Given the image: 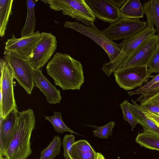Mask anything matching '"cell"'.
<instances>
[{
  "label": "cell",
  "mask_w": 159,
  "mask_h": 159,
  "mask_svg": "<svg viewBox=\"0 0 159 159\" xmlns=\"http://www.w3.org/2000/svg\"><path fill=\"white\" fill-rule=\"evenodd\" d=\"M46 70L55 85L63 90H80L84 82L81 62L66 53H56Z\"/></svg>",
  "instance_id": "1"
},
{
  "label": "cell",
  "mask_w": 159,
  "mask_h": 159,
  "mask_svg": "<svg viewBox=\"0 0 159 159\" xmlns=\"http://www.w3.org/2000/svg\"><path fill=\"white\" fill-rule=\"evenodd\" d=\"M35 123L32 109L17 110L14 132L5 156L6 159H26L31 154L30 139Z\"/></svg>",
  "instance_id": "2"
},
{
  "label": "cell",
  "mask_w": 159,
  "mask_h": 159,
  "mask_svg": "<svg viewBox=\"0 0 159 159\" xmlns=\"http://www.w3.org/2000/svg\"><path fill=\"white\" fill-rule=\"evenodd\" d=\"M49 4V7L56 11H61L64 15L68 16L90 26L94 23L96 17L84 0H41Z\"/></svg>",
  "instance_id": "3"
},
{
  "label": "cell",
  "mask_w": 159,
  "mask_h": 159,
  "mask_svg": "<svg viewBox=\"0 0 159 159\" xmlns=\"http://www.w3.org/2000/svg\"><path fill=\"white\" fill-rule=\"evenodd\" d=\"M156 28L147 26L142 31L131 37L123 40L120 44L122 49L118 56L113 60L103 65L101 69L109 77L128 57L131 55L144 41L155 34Z\"/></svg>",
  "instance_id": "4"
},
{
  "label": "cell",
  "mask_w": 159,
  "mask_h": 159,
  "mask_svg": "<svg viewBox=\"0 0 159 159\" xmlns=\"http://www.w3.org/2000/svg\"><path fill=\"white\" fill-rule=\"evenodd\" d=\"M64 26L75 30L95 41L105 51L110 61L116 58L122 50L120 43H115L107 38L94 23L90 26H87L77 22L66 21L64 24Z\"/></svg>",
  "instance_id": "5"
},
{
  "label": "cell",
  "mask_w": 159,
  "mask_h": 159,
  "mask_svg": "<svg viewBox=\"0 0 159 159\" xmlns=\"http://www.w3.org/2000/svg\"><path fill=\"white\" fill-rule=\"evenodd\" d=\"M4 60L11 69L19 84L29 94L34 86V70L29 61L6 50L4 52Z\"/></svg>",
  "instance_id": "6"
},
{
  "label": "cell",
  "mask_w": 159,
  "mask_h": 159,
  "mask_svg": "<svg viewBox=\"0 0 159 159\" xmlns=\"http://www.w3.org/2000/svg\"><path fill=\"white\" fill-rule=\"evenodd\" d=\"M0 66V117L4 119L17 107L14 94L13 72L5 60L1 59Z\"/></svg>",
  "instance_id": "7"
},
{
  "label": "cell",
  "mask_w": 159,
  "mask_h": 159,
  "mask_svg": "<svg viewBox=\"0 0 159 159\" xmlns=\"http://www.w3.org/2000/svg\"><path fill=\"white\" fill-rule=\"evenodd\" d=\"M147 26L145 20L129 19L121 17L116 22L101 30L112 41L126 39L144 29Z\"/></svg>",
  "instance_id": "8"
},
{
  "label": "cell",
  "mask_w": 159,
  "mask_h": 159,
  "mask_svg": "<svg viewBox=\"0 0 159 159\" xmlns=\"http://www.w3.org/2000/svg\"><path fill=\"white\" fill-rule=\"evenodd\" d=\"M159 40V36L156 34L148 38L125 60L115 71L132 67L147 66L155 51Z\"/></svg>",
  "instance_id": "9"
},
{
  "label": "cell",
  "mask_w": 159,
  "mask_h": 159,
  "mask_svg": "<svg viewBox=\"0 0 159 159\" xmlns=\"http://www.w3.org/2000/svg\"><path fill=\"white\" fill-rule=\"evenodd\" d=\"M114 74L117 84L126 90H131L143 86L148 82L151 75L146 66L115 71Z\"/></svg>",
  "instance_id": "10"
},
{
  "label": "cell",
  "mask_w": 159,
  "mask_h": 159,
  "mask_svg": "<svg viewBox=\"0 0 159 159\" xmlns=\"http://www.w3.org/2000/svg\"><path fill=\"white\" fill-rule=\"evenodd\" d=\"M42 39L34 49L32 57L28 60L34 70L40 69L48 61L57 47L55 36L51 33L42 32Z\"/></svg>",
  "instance_id": "11"
},
{
  "label": "cell",
  "mask_w": 159,
  "mask_h": 159,
  "mask_svg": "<svg viewBox=\"0 0 159 159\" xmlns=\"http://www.w3.org/2000/svg\"><path fill=\"white\" fill-rule=\"evenodd\" d=\"M42 38V35L39 30L30 35L20 38L12 34L11 38L5 43V49L28 61L32 57L35 46Z\"/></svg>",
  "instance_id": "12"
},
{
  "label": "cell",
  "mask_w": 159,
  "mask_h": 159,
  "mask_svg": "<svg viewBox=\"0 0 159 159\" xmlns=\"http://www.w3.org/2000/svg\"><path fill=\"white\" fill-rule=\"evenodd\" d=\"M96 18L111 24L121 17L120 9L109 0H86Z\"/></svg>",
  "instance_id": "13"
},
{
  "label": "cell",
  "mask_w": 159,
  "mask_h": 159,
  "mask_svg": "<svg viewBox=\"0 0 159 159\" xmlns=\"http://www.w3.org/2000/svg\"><path fill=\"white\" fill-rule=\"evenodd\" d=\"M17 108L13 109L4 119L0 120V153L5 156L14 131Z\"/></svg>",
  "instance_id": "14"
},
{
  "label": "cell",
  "mask_w": 159,
  "mask_h": 159,
  "mask_svg": "<svg viewBox=\"0 0 159 159\" xmlns=\"http://www.w3.org/2000/svg\"><path fill=\"white\" fill-rule=\"evenodd\" d=\"M34 86L38 87L46 97L50 104L60 103L62 98L60 91L52 85L40 69L34 70Z\"/></svg>",
  "instance_id": "15"
},
{
  "label": "cell",
  "mask_w": 159,
  "mask_h": 159,
  "mask_svg": "<svg viewBox=\"0 0 159 159\" xmlns=\"http://www.w3.org/2000/svg\"><path fill=\"white\" fill-rule=\"evenodd\" d=\"M133 104L129 102L130 108L134 116L142 127L143 132L150 133L159 136V127L147 116L140 105L132 100Z\"/></svg>",
  "instance_id": "16"
},
{
  "label": "cell",
  "mask_w": 159,
  "mask_h": 159,
  "mask_svg": "<svg viewBox=\"0 0 159 159\" xmlns=\"http://www.w3.org/2000/svg\"><path fill=\"white\" fill-rule=\"evenodd\" d=\"M97 153L86 140H80L72 145L70 157V159H96Z\"/></svg>",
  "instance_id": "17"
},
{
  "label": "cell",
  "mask_w": 159,
  "mask_h": 159,
  "mask_svg": "<svg viewBox=\"0 0 159 159\" xmlns=\"http://www.w3.org/2000/svg\"><path fill=\"white\" fill-rule=\"evenodd\" d=\"M121 16L129 19L143 18V5L139 0H127L120 9Z\"/></svg>",
  "instance_id": "18"
},
{
  "label": "cell",
  "mask_w": 159,
  "mask_h": 159,
  "mask_svg": "<svg viewBox=\"0 0 159 159\" xmlns=\"http://www.w3.org/2000/svg\"><path fill=\"white\" fill-rule=\"evenodd\" d=\"M143 12L147 17V26H155L159 36V0H150L144 2Z\"/></svg>",
  "instance_id": "19"
},
{
  "label": "cell",
  "mask_w": 159,
  "mask_h": 159,
  "mask_svg": "<svg viewBox=\"0 0 159 159\" xmlns=\"http://www.w3.org/2000/svg\"><path fill=\"white\" fill-rule=\"evenodd\" d=\"M38 0L26 1L27 15L24 26L21 32V37H26L33 34L35 25V17L34 15V6Z\"/></svg>",
  "instance_id": "20"
},
{
  "label": "cell",
  "mask_w": 159,
  "mask_h": 159,
  "mask_svg": "<svg viewBox=\"0 0 159 159\" xmlns=\"http://www.w3.org/2000/svg\"><path fill=\"white\" fill-rule=\"evenodd\" d=\"M13 0H0V36L5 34L9 18L12 14Z\"/></svg>",
  "instance_id": "21"
},
{
  "label": "cell",
  "mask_w": 159,
  "mask_h": 159,
  "mask_svg": "<svg viewBox=\"0 0 159 159\" xmlns=\"http://www.w3.org/2000/svg\"><path fill=\"white\" fill-rule=\"evenodd\" d=\"M135 141L141 146L159 151V136L157 135L143 132L138 134Z\"/></svg>",
  "instance_id": "22"
},
{
  "label": "cell",
  "mask_w": 159,
  "mask_h": 159,
  "mask_svg": "<svg viewBox=\"0 0 159 159\" xmlns=\"http://www.w3.org/2000/svg\"><path fill=\"white\" fill-rule=\"evenodd\" d=\"M61 138L55 136L48 146L41 151L39 159H54L60 152Z\"/></svg>",
  "instance_id": "23"
},
{
  "label": "cell",
  "mask_w": 159,
  "mask_h": 159,
  "mask_svg": "<svg viewBox=\"0 0 159 159\" xmlns=\"http://www.w3.org/2000/svg\"><path fill=\"white\" fill-rule=\"evenodd\" d=\"M45 118L51 123L56 132L63 133L65 132H69L79 134L70 129L64 123L62 120L61 114L60 112L55 111L53 116H45Z\"/></svg>",
  "instance_id": "24"
},
{
  "label": "cell",
  "mask_w": 159,
  "mask_h": 159,
  "mask_svg": "<svg viewBox=\"0 0 159 159\" xmlns=\"http://www.w3.org/2000/svg\"><path fill=\"white\" fill-rule=\"evenodd\" d=\"M139 105L144 112H150L159 115V92L142 101Z\"/></svg>",
  "instance_id": "25"
},
{
  "label": "cell",
  "mask_w": 159,
  "mask_h": 159,
  "mask_svg": "<svg viewBox=\"0 0 159 159\" xmlns=\"http://www.w3.org/2000/svg\"><path fill=\"white\" fill-rule=\"evenodd\" d=\"M115 125V123L112 121L106 125L102 126L94 125H87L94 128L96 130L93 131V135L101 139H108L109 136L112 135L113 128Z\"/></svg>",
  "instance_id": "26"
},
{
  "label": "cell",
  "mask_w": 159,
  "mask_h": 159,
  "mask_svg": "<svg viewBox=\"0 0 159 159\" xmlns=\"http://www.w3.org/2000/svg\"><path fill=\"white\" fill-rule=\"evenodd\" d=\"M120 106L123 119L130 125L132 128H134L138 123L130 108L128 101L125 99L120 104Z\"/></svg>",
  "instance_id": "27"
},
{
  "label": "cell",
  "mask_w": 159,
  "mask_h": 159,
  "mask_svg": "<svg viewBox=\"0 0 159 159\" xmlns=\"http://www.w3.org/2000/svg\"><path fill=\"white\" fill-rule=\"evenodd\" d=\"M149 73H159V40L157 43L155 51L147 66Z\"/></svg>",
  "instance_id": "28"
},
{
  "label": "cell",
  "mask_w": 159,
  "mask_h": 159,
  "mask_svg": "<svg viewBox=\"0 0 159 159\" xmlns=\"http://www.w3.org/2000/svg\"><path fill=\"white\" fill-rule=\"evenodd\" d=\"M150 77L152 78L151 80L143 86L134 90L128 92V94L130 96L142 94L152 86L159 82V73L156 75H151Z\"/></svg>",
  "instance_id": "29"
},
{
  "label": "cell",
  "mask_w": 159,
  "mask_h": 159,
  "mask_svg": "<svg viewBox=\"0 0 159 159\" xmlns=\"http://www.w3.org/2000/svg\"><path fill=\"white\" fill-rule=\"evenodd\" d=\"M74 136L72 134H66L63 139V146L64 148V157L65 159H70L72 146L75 143Z\"/></svg>",
  "instance_id": "30"
},
{
  "label": "cell",
  "mask_w": 159,
  "mask_h": 159,
  "mask_svg": "<svg viewBox=\"0 0 159 159\" xmlns=\"http://www.w3.org/2000/svg\"><path fill=\"white\" fill-rule=\"evenodd\" d=\"M159 92V82L152 86L139 97L135 102H139L144 101Z\"/></svg>",
  "instance_id": "31"
},
{
  "label": "cell",
  "mask_w": 159,
  "mask_h": 159,
  "mask_svg": "<svg viewBox=\"0 0 159 159\" xmlns=\"http://www.w3.org/2000/svg\"><path fill=\"white\" fill-rule=\"evenodd\" d=\"M146 115L159 127V115L150 112H144Z\"/></svg>",
  "instance_id": "32"
},
{
  "label": "cell",
  "mask_w": 159,
  "mask_h": 159,
  "mask_svg": "<svg viewBox=\"0 0 159 159\" xmlns=\"http://www.w3.org/2000/svg\"><path fill=\"white\" fill-rule=\"evenodd\" d=\"M117 7L120 9L126 0H109Z\"/></svg>",
  "instance_id": "33"
},
{
  "label": "cell",
  "mask_w": 159,
  "mask_h": 159,
  "mask_svg": "<svg viewBox=\"0 0 159 159\" xmlns=\"http://www.w3.org/2000/svg\"><path fill=\"white\" fill-rule=\"evenodd\" d=\"M96 159H105V158L101 153L97 152Z\"/></svg>",
  "instance_id": "34"
},
{
  "label": "cell",
  "mask_w": 159,
  "mask_h": 159,
  "mask_svg": "<svg viewBox=\"0 0 159 159\" xmlns=\"http://www.w3.org/2000/svg\"><path fill=\"white\" fill-rule=\"evenodd\" d=\"M3 156L2 154L0 153V159H6L5 157H4Z\"/></svg>",
  "instance_id": "35"
}]
</instances>
